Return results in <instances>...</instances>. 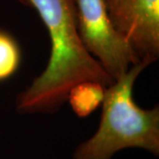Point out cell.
<instances>
[{"label":"cell","instance_id":"cell-1","mask_svg":"<svg viewBox=\"0 0 159 159\" xmlns=\"http://www.w3.org/2000/svg\"><path fill=\"white\" fill-rule=\"evenodd\" d=\"M18 1L38 13L51 41L46 68L16 98L20 112H55L67 101L72 88L82 81H97L105 87L112 84L113 80L80 40L75 0Z\"/></svg>","mask_w":159,"mask_h":159},{"label":"cell","instance_id":"cell-6","mask_svg":"<svg viewBox=\"0 0 159 159\" xmlns=\"http://www.w3.org/2000/svg\"><path fill=\"white\" fill-rule=\"evenodd\" d=\"M21 61L20 46L11 34L0 29V82L11 78Z\"/></svg>","mask_w":159,"mask_h":159},{"label":"cell","instance_id":"cell-4","mask_svg":"<svg viewBox=\"0 0 159 159\" xmlns=\"http://www.w3.org/2000/svg\"><path fill=\"white\" fill-rule=\"evenodd\" d=\"M115 29L140 60L159 57V0H105Z\"/></svg>","mask_w":159,"mask_h":159},{"label":"cell","instance_id":"cell-3","mask_svg":"<svg viewBox=\"0 0 159 159\" xmlns=\"http://www.w3.org/2000/svg\"><path fill=\"white\" fill-rule=\"evenodd\" d=\"M80 37L86 50L115 80L140 58L115 29L105 0H75Z\"/></svg>","mask_w":159,"mask_h":159},{"label":"cell","instance_id":"cell-2","mask_svg":"<svg viewBox=\"0 0 159 159\" xmlns=\"http://www.w3.org/2000/svg\"><path fill=\"white\" fill-rule=\"evenodd\" d=\"M152 63L142 60L105 89L97 133L74 151V159H111L126 148L159 154V108L142 109L133 98L137 77Z\"/></svg>","mask_w":159,"mask_h":159},{"label":"cell","instance_id":"cell-5","mask_svg":"<svg viewBox=\"0 0 159 159\" xmlns=\"http://www.w3.org/2000/svg\"><path fill=\"white\" fill-rule=\"evenodd\" d=\"M107 87L97 81H82L69 91L67 101L80 118H85L102 104Z\"/></svg>","mask_w":159,"mask_h":159}]
</instances>
